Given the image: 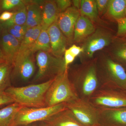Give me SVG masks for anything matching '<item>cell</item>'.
Listing matches in <instances>:
<instances>
[{
	"instance_id": "cell-1",
	"label": "cell",
	"mask_w": 126,
	"mask_h": 126,
	"mask_svg": "<svg viewBox=\"0 0 126 126\" xmlns=\"http://www.w3.org/2000/svg\"><path fill=\"white\" fill-rule=\"evenodd\" d=\"M68 75L79 98L88 101L99 87L95 58L68 67Z\"/></svg>"
},
{
	"instance_id": "cell-2",
	"label": "cell",
	"mask_w": 126,
	"mask_h": 126,
	"mask_svg": "<svg viewBox=\"0 0 126 126\" xmlns=\"http://www.w3.org/2000/svg\"><path fill=\"white\" fill-rule=\"evenodd\" d=\"M54 79L37 84L21 87L11 86L5 93L14 103L23 107L40 108L46 107V94Z\"/></svg>"
},
{
	"instance_id": "cell-3",
	"label": "cell",
	"mask_w": 126,
	"mask_h": 126,
	"mask_svg": "<svg viewBox=\"0 0 126 126\" xmlns=\"http://www.w3.org/2000/svg\"><path fill=\"white\" fill-rule=\"evenodd\" d=\"M95 59L99 87L111 86L126 90V72L123 67L109 55H100Z\"/></svg>"
},
{
	"instance_id": "cell-4",
	"label": "cell",
	"mask_w": 126,
	"mask_h": 126,
	"mask_svg": "<svg viewBox=\"0 0 126 126\" xmlns=\"http://www.w3.org/2000/svg\"><path fill=\"white\" fill-rule=\"evenodd\" d=\"M78 97L69 79L68 68L54 79L46 94V106L67 103Z\"/></svg>"
},
{
	"instance_id": "cell-5",
	"label": "cell",
	"mask_w": 126,
	"mask_h": 126,
	"mask_svg": "<svg viewBox=\"0 0 126 126\" xmlns=\"http://www.w3.org/2000/svg\"><path fill=\"white\" fill-rule=\"evenodd\" d=\"M67 108L65 103L40 108L23 107L16 114L11 126H29L36 122L45 121Z\"/></svg>"
},
{
	"instance_id": "cell-6",
	"label": "cell",
	"mask_w": 126,
	"mask_h": 126,
	"mask_svg": "<svg viewBox=\"0 0 126 126\" xmlns=\"http://www.w3.org/2000/svg\"><path fill=\"white\" fill-rule=\"evenodd\" d=\"M88 101L97 109L126 107V90L116 87L100 86Z\"/></svg>"
},
{
	"instance_id": "cell-7",
	"label": "cell",
	"mask_w": 126,
	"mask_h": 126,
	"mask_svg": "<svg viewBox=\"0 0 126 126\" xmlns=\"http://www.w3.org/2000/svg\"><path fill=\"white\" fill-rule=\"evenodd\" d=\"M36 59L38 70L34 79L35 81L54 79L68 68L65 67L64 58L55 57L49 52L38 51Z\"/></svg>"
},
{
	"instance_id": "cell-8",
	"label": "cell",
	"mask_w": 126,
	"mask_h": 126,
	"mask_svg": "<svg viewBox=\"0 0 126 126\" xmlns=\"http://www.w3.org/2000/svg\"><path fill=\"white\" fill-rule=\"evenodd\" d=\"M114 38L111 33L107 29L99 28L95 30L83 41V52L80 54L81 63L92 60L95 52L110 45Z\"/></svg>"
},
{
	"instance_id": "cell-9",
	"label": "cell",
	"mask_w": 126,
	"mask_h": 126,
	"mask_svg": "<svg viewBox=\"0 0 126 126\" xmlns=\"http://www.w3.org/2000/svg\"><path fill=\"white\" fill-rule=\"evenodd\" d=\"M66 105L75 117L84 126L98 124V109L88 100L78 97Z\"/></svg>"
},
{
	"instance_id": "cell-10",
	"label": "cell",
	"mask_w": 126,
	"mask_h": 126,
	"mask_svg": "<svg viewBox=\"0 0 126 126\" xmlns=\"http://www.w3.org/2000/svg\"><path fill=\"white\" fill-rule=\"evenodd\" d=\"M33 53L29 49L19 50L12 63V74L24 81L29 80L35 70Z\"/></svg>"
},
{
	"instance_id": "cell-11",
	"label": "cell",
	"mask_w": 126,
	"mask_h": 126,
	"mask_svg": "<svg viewBox=\"0 0 126 126\" xmlns=\"http://www.w3.org/2000/svg\"><path fill=\"white\" fill-rule=\"evenodd\" d=\"M80 15L79 10L71 6L59 14L56 20L59 28L66 37L69 44L73 42L75 26Z\"/></svg>"
},
{
	"instance_id": "cell-12",
	"label": "cell",
	"mask_w": 126,
	"mask_h": 126,
	"mask_svg": "<svg viewBox=\"0 0 126 126\" xmlns=\"http://www.w3.org/2000/svg\"><path fill=\"white\" fill-rule=\"evenodd\" d=\"M98 109L99 126H126V107Z\"/></svg>"
},
{
	"instance_id": "cell-13",
	"label": "cell",
	"mask_w": 126,
	"mask_h": 126,
	"mask_svg": "<svg viewBox=\"0 0 126 126\" xmlns=\"http://www.w3.org/2000/svg\"><path fill=\"white\" fill-rule=\"evenodd\" d=\"M50 41V52L58 58H63L68 44L67 40L60 29L56 21L48 28Z\"/></svg>"
},
{
	"instance_id": "cell-14",
	"label": "cell",
	"mask_w": 126,
	"mask_h": 126,
	"mask_svg": "<svg viewBox=\"0 0 126 126\" xmlns=\"http://www.w3.org/2000/svg\"><path fill=\"white\" fill-rule=\"evenodd\" d=\"M21 42L5 28L0 32V47L7 63H12L19 50Z\"/></svg>"
},
{
	"instance_id": "cell-15",
	"label": "cell",
	"mask_w": 126,
	"mask_h": 126,
	"mask_svg": "<svg viewBox=\"0 0 126 126\" xmlns=\"http://www.w3.org/2000/svg\"><path fill=\"white\" fill-rule=\"evenodd\" d=\"M45 1L24 0L27 10V19L25 25L27 29L41 25L42 10L40 5Z\"/></svg>"
},
{
	"instance_id": "cell-16",
	"label": "cell",
	"mask_w": 126,
	"mask_h": 126,
	"mask_svg": "<svg viewBox=\"0 0 126 126\" xmlns=\"http://www.w3.org/2000/svg\"><path fill=\"white\" fill-rule=\"evenodd\" d=\"M95 30L94 25L88 18L80 15L75 26L73 42H83L94 33Z\"/></svg>"
},
{
	"instance_id": "cell-17",
	"label": "cell",
	"mask_w": 126,
	"mask_h": 126,
	"mask_svg": "<svg viewBox=\"0 0 126 126\" xmlns=\"http://www.w3.org/2000/svg\"><path fill=\"white\" fill-rule=\"evenodd\" d=\"M43 122L48 126H84L77 120L67 108Z\"/></svg>"
},
{
	"instance_id": "cell-18",
	"label": "cell",
	"mask_w": 126,
	"mask_h": 126,
	"mask_svg": "<svg viewBox=\"0 0 126 126\" xmlns=\"http://www.w3.org/2000/svg\"><path fill=\"white\" fill-rule=\"evenodd\" d=\"M110 45L109 55L113 61L122 65L126 72V39L114 38Z\"/></svg>"
},
{
	"instance_id": "cell-19",
	"label": "cell",
	"mask_w": 126,
	"mask_h": 126,
	"mask_svg": "<svg viewBox=\"0 0 126 126\" xmlns=\"http://www.w3.org/2000/svg\"><path fill=\"white\" fill-rule=\"evenodd\" d=\"M42 11V29H48L56 21L59 14L55 0L45 1Z\"/></svg>"
},
{
	"instance_id": "cell-20",
	"label": "cell",
	"mask_w": 126,
	"mask_h": 126,
	"mask_svg": "<svg viewBox=\"0 0 126 126\" xmlns=\"http://www.w3.org/2000/svg\"><path fill=\"white\" fill-rule=\"evenodd\" d=\"M22 107L14 103L0 109V126H11L16 114Z\"/></svg>"
},
{
	"instance_id": "cell-21",
	"label": "cell",
	"mask_w": 126,
	"mask_h": 126,
	"mask_svg": "<svg viewBox=\"0 0 126 126\" xmlns=\"http://www.w3.org/2000/svg\"><path fill=\"white\" fill-rule=\"evenodd\" d=\"M126 10V0H109L107 12L115 20L125 18Z\"/></svg>"
},
{
	"instance_id": "cell-22",
	"label": "cell",
	"mask_w": 126,
	"mask_h": 126,
	"mask_svg": "<svg viewBox=\"0 0 126 126\" xmlns=\"http://www.w3.org/2000/svg\"><path fill=\"white\" fill-rule=\"evenodd\" d=\"M80 15L96 21L98 19V13L96 2L94 0H82L79 10Z\"/></svg>"
},
{
	"instance_id": "cell-23",
	"label": "cell",
	"mask_w": 126,
	"mask_h": 126,
	"mask_svg": "<svg viewBox=\"0 0 126 126\" xmlns=\"http://www.w3.org/2000/svg\"><path fill=\"white\" fill-rule=\"evenodd\" d=\"M30 50L33 53L39 51L50 53V41L47 29H42L38 39L32 46Z\"/></svg>"
},
{
	"instance_id": "cell-24",
	"label": "cell",
	"mask_w": 126,
	"mask_h": 126,
	"mask_svg": "<svg viewBox=\"0 0 126 126\" xmlns=\"http://www.w3.org/2000/svg\"><path fill=\"white\" fill-rule=\"evenodd\" d=\"M41 25L28 29L21 43L19 50L29 49L35 42L42 30Z\"/></svg>"
},
{
	"instance_id": "cell-25",
	"label": "cell",
	"mask_w": 126,
	"mask_h": 126,
	"mask_svg": "<svg viewBox=\"0 0 126 126\" xmlns=\"http://www.w3.org/2000/svg\"><path fill=\"white\" fill-rule=\"evenodd\" d=\"M12 70L11 64L5 63L0 64V94L4 93L11 85V77Z\"/></svg>"
},
{
	"instance_id": "cell-26",
	"label": "cell",
	"mask_w": 126,
	"mask_h": 126,
	"mask_svg": "<svg viewBox=\"0 0 126 126\" xmlns=\"http://www.w3.org/2000/svg\"><path fill=\"white\" fill-rule=\"evenodd\" d=\"M27 19L26 6L14 13V16L10 20L4 23L5 27L15 25H23L25 24Z\"/></svg>"
},
{
	"instance_id": "cell-27",
	"label": "cell",
	"mask_w": 126,
	"mask_h": 126,
	"mask_svg": "<svg viewBox=\"0 0 126 126\" xmlns=\"http://www.w3.org/2000/svg\"><path fill=\"white\" fill-rule=\"evenodd\" d=\"M26 6L24 0H3L1 1V7L5 11H14V13Z\"/></svg>"
},
{
	"instance_id": "cell-28",
	"label": "cell",
	"mask_w": 126,
	"mask_h": 126,
	"mask_svg": "<svg viewBox=\"0 0 126 126\" xmlns=\"http://www.w3.org/2000/svg\"><path fill=\"white\" fill-rule=\"evenodd\" d=\"M116 21L118 25L117 36H126V17Z\"/></svg>"
},
{
	"instance_id": "cell-29",
	"label": "cell",
	"mask_w": 126,
	"mask_h": 126,
	"mask_svg": "<svg viewBox=\"0 0 126 126\" xmlns=\"http://www.w3.org/2000/svg\"><path fill=\"white\" fill-rule=\"evenodd\" d=\"M55 1L59 14L71 7L72 3V1L70 0H56Z\"/></svg>"
},
{
	"instance_id": "cell-30",
	"label": "cell",
	"mask_w": 126,
	"mask_h": 126,
	"mask_svg": "<svg viewBox=\"0 0 126 126\" xmlns=\"http://www.w3.org/2000/svg\"><path fill=\"white\" fill-rule=\"evenodd\" d=\"M96 1L98 15H103L107 11L109 0H96Z\"/></svg>"
},
{
	"instance_id": "cell-31",
	"label": "cell",
	"mask_w": 126,
	"mask_h": 126,
	"mask_svg": "<svg viewBox=\"0 0 126 126\" xmlns=\"http://www.w3.org/2000/svg\"><path fill=\"white\" fill-rule=\"evenodd\" d=\"M5 28L6 29L9 33L11 34L12 35L15 37L21 43L25 33L15 29L11 27H5Z\"/></svg>"
},
{
	"instance_id": "cell-32",
	"label": "cell",
	"mask_w": 126,
	"mask_h": 126,
	"mask_svg": "<svg viewBox=\"0 0 126 126\" xmlns=\"http://www.w3.org/2000/svg\"><path fill=\"white\" fill-rule=\"evenodd\" d=\"M14 103L13 99L5 92L0 94V106Z\"/></svg>"
},
{
	"instance_id": "cell-33",
	"label": "cell",
	"mask_w": 126,
	"mask_h": 126,
	"mask_svg": "<svg viewBox=\"0 0 126 126\" xmlns=\"http://www.w3.org/2000/svg\"><path fill=\"white\" fill-rule=\"evenodd\" d=\"M69 52L76 57L83 52V49L82 47L77 46L75 45H73L69 48L67 49Z\"/></svg>"
},
{
	"instance_id": "cell-34",
	"label": "cell",
	"mask_w": 126,
	"mask_h": 126,
	"mask_svg": "<svg viewBox=\"0 0 126 126\" xmlns=\"http://www.w3.org/2000/svg\"><path fill=\"white\" fill-rule=\"evenodd\" d=\"M64 55V59L65 67L66 68H68L69 64L73 62L76 57L71 54L67 49L65 50Z\"/></svg>"
},
{
	"instance_id": "cell-35",
	"label": "cell",
	"mask_w": 126,
	"mask_h": 126,
	"mask_svg": "<svg viewBox=\"0 0 126 126\" xmlns=\"http://www.w3.org/2000/svg\"><path fill=\"white\" fill-rule=\"evenodd\" d=\"M14 14V12H12L5 11L0 15V21L6 22L10 20Z\"/></svg>"
},
{
	"instance_id": "cell-36",
	"label": "cell",
	"mask_w": 126,
	"mask_h": 126,
	"mask_svg": "<svg viewBox=\"0 0 126 126\" xmlns=\"http://www.w3.org/2000/svg\"><path fill=\"white\" fill-rule=\"evenodd\" d=\"M5 63H7V60L0 47V64Z\"/></svg>"
},
{
	"instance_id": "cell-37",
	"label": "cell",
	"mask_w": 126,
	"mask_h": 126,
	"mask_svg": "<svg viewBox=\"0 0 126 126\" xmlns=\"http://www.w3.org/2000/svg\"><path fill=\"white\" fill-rule=\"evenodd\" d=\"M72 3L74 5V7L77 8L79 10L81 6V0H74L72 1Z\"/></svg>"
},
{
	"instance_id": "cell-38",
	"label": "cell",
	"mask_w": 126,
	"mask_h": 126,
	"mask_svg": "<svg viewBox=\"0 0 126 126\" xmlns=\"http://www.w3.org/2000/svg\"><path fill=\"white\" fill-rule=\"evenodd\" d=\"M40 126H48L44 122H41V123Z\"/></svg>"
},
{
	"instance_id": "cell-39",
	"label": "cell",
	"mask_w": 126,
	"mask_h": 126,
	"mask_svg": "<svg viewBox=\"0 0 126 126\" xmlns=\"http://www.w3.org/2000/svg\"><path fill=\"white\" fill-rule=\"evenodd\" d=\"M31 126H40V125L36 124H34L32 125H31Z\"/></svg>"
},
{
	"instance_id": "cell-40",
	"label": "cell",
	"mask_w": 126,
	"mask_h": 126,
	"mask_svg": "<svg viewBox=\"0 0 126 126\" xmlns=\"http://www.w3.org/2000/svg\"><path fill=\"white\" fill-rule=\"evenodd\" d=\"M93 126H99V125L98 124H96V125H94Z\"/></svg>"
},
{
	"instance_id": "cell-41",
	"label": "cell",
	"mask_w": 126,
	"mask_h": 126,
	"mask_svg": "<svg viewBox=\"0 0 126 126\" xmlns=\"http://www.w3.org/2000/svg\"><path fill=\"white\" fill-rule=\"evenodd\" d=\"M125 17H126V15H125Z\"/></svg>"
},
{
	"instance_id": "cell-42",
	"label": "cell",
	"mask_w": 126,
	"mask_h": 126,
	"mask_svg": "<svg viewBox=\"0 0 126 126\" xmlns=\"http://www.w3.org/2000/svg\"><path fill=\"white\" fill-rule=\"evenodd\" d=\"M31 126V125H29V126Z\"/></svg>"
},
{
	"instance_id": "cell-43",
	"label": "cell",
	"mask_w": 126,
	"mask_h": 126,
	"mask_svg": "<svg viewBox=\"0 0 126 126\" xmlns=\"http://www.w3.org/2000/svg\"></svg>"
}]
</instances>
